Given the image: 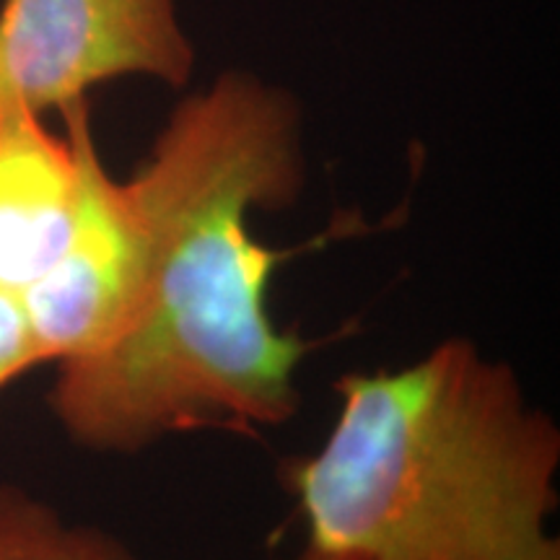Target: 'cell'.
<instances>
[{
	"label": "cell",
	"mask_w": 560,
	"mask_h": 560,
	"mask_svg": "<svg viewBox=\"0 0 560 560\" xmlns=\"http://www.w3.org/2000/svg\"><path fill=\"white\" fill-rule=\"evenodd\" d=\"M195 47L177 0H3L0 112L45 117L102 83L143 75L190 81Z\"/></svg>",
	"instance_id": "3"
},
{
	"label": "cell",
	"mask_w": 560,
	"mask_h": 560,
	"mask_svg": "<svg viewBox=\"0 0 560 560\" xmlns=\"http://www.w3.org/2000/svg\"><path fill=\"white\" fill-rule=\"evenodd\" d=\"M296 560H340V558H332V556H327V552H319V550L306 548Z\"/></svg>",
	"instance_id": "8"
},
{
	"label": "cell",
	"mask_w": 560,
	"mask_h": 560,
	"mask_svg": "<svg viewBox=\"0 0 560 560\" xmlns=\"http://www.w3.org/2000/svg\"><path fill=\"white\" fill-rule=\"evenodd\" d=\"M81 198L52 268L24 293L42 363H66L115 340L136 312L145 278L143 226L125 182L104 166L89 100L79 109Z\"/></svg>",
	"instance_id": "4"
},
{
	"label": "cell",
	"mask_w": 560,
	"mask_h": 560,
	"mask_svg": "<svg viewBox=\"0 0 560 560\" xmlns=\"http://www.w3.org/2000/svg\"><path fill=\"white\" fill-rule=\"evenodd\" d=\"M335 389L330 436L283 467L306 548L340 560H560L548 527L560 431L509 363L450 338Z\"/></svg>",
	"instance_id": "2"
},
{
	"label": "cell",
	"mask_w": 560,
	"mask_h": 560,
	"mask_svg": "<svg viewBox=\"0 0 560 560\" xmlns=\"http://www.w3.org/2000/svg\"><path fill=\"white\" fill-rule=\"evenodd\" d=\"M39 363L42 355L34 342L24 304L13 293L0 291V389L9 387Z\"/></svg>",
	"instance_id": "7"
},
{
	"label": "cell",
	"mask_w": 560,
	"mask_h": 560,
	"mask_svg": "<svg viewBox=\"0 0 560 560\" xmlns=\"http://www.w3.org/2000/svg\"><path fill=\"white\" fill-rule=\"evenodd\" d=\"M75 100L60 109L66 130L26 109L0 112V291L24 296L66 247L81 198Z\"/></svg>",
	"instance_id": "5"
},
{
	"label": "cell",
	"mask_w": 560,
	"mask_h": 560,
	"mask_svg": "<svg viewBox=\"0 0 560 560\" xmlns=\"http://www.w3.org/2000/svg\"><path fill=\"white\" fill-rule=\"evenodd\" d=\"M304 174L285 89L229 70L179 102L125 182L145 240L136 312L104 348L58 363L50 408L73 444L130 454L296 412V371L317 342L272 322L268 285L289 252L257 242L247 219L293 206Z\"/></svg>",
	"instance_id": "1"
},
{
	"label": "cell",
	"mask_w": 560,
	"mask_h": 560,
	"mask_svg": "<svg viewBox=\"0 0 560 560\" xmlns=\"http://www.w3.org/2000/svg\"><path fill=\"white\" fill-rule=\"evenodd\" d=\"M0 560H138L94 524L70 522L30 490L0 482Z\"/></svg>",
	"instance_id": "6"
}]
</instances>
